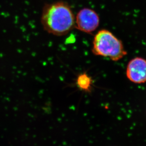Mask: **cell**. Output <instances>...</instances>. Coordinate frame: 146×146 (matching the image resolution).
<instances>
[{"label": "cell", "mask_w": 146, "mask_h": 146, "mask_svg": "<svg viewBox=\"0 0 146 146\" xmlns=\"http://www.w3.org/2000/svg\"><path fill=\"white\" fill-rule=\"evenodd\" d=\"M126 76L130 81L136 84L146 82V60L137 57L129 62L126 68Z\"/></svg>", "instance_id": "obj_4"}, {"label": "cell", "mask_w": 146, "mask_h": 146, "mask_svg": "<svg viewBox=\"0 0 146 146\" xmlns=\"http://www.w3.org/2000/svg\"><path fill=\"white\" fill-rule=\"evenodd\" d=\"M41 22L47 32L55 36L66 35L75 27V18L68 3L58 1L46 4Z\"/></svg>", "instance_id": "obj_1"}, {"label": "cell", "mask_w": 146, "mask_h": 146, "mask_svg": "<svg viewBox=\"0 0 146 146\" xmlns=\"http://www.w3.org/2000/svg\"><path fill=\"white\" fill-rule=\"evenodd\" d=\"M99 24L98 14L94 10L87 8L80 10L75 19V27L79 31L88 34L94 32Z\"/></svg>", "instance_id": "obj_3"}, {"label": "cell", "mask_w": 146, "mask_h": 146, "mask_svg": "<svg viewBox=\"0 0 146 146\" xmlns=\"http://www.w3.org/2000/svg\"><path fill=\"white\" fill-rule=\"evenodd\" d=\"M92 79L86 72L81 73L77 76L76 84L82 91L90 92L92 90Z\"/></svg>", "instance_id": "obj_5"}, {"label": "cell", "mask_w": 146, "mask_h": 146, "mask_svg": "<svg viewBox=\"0 0 146 146\" xmlns=\"http://www.w3.org/2000/svg\"><path fill=\"white\" fill-rule=\"evenodd\" d=\"M92 51L94 55L107 57L114 62L123 59L127 54L121 40L106 29L100 30L95 34Z\"/></svg>", "instance_id": "obj_2"}]
</instances>
